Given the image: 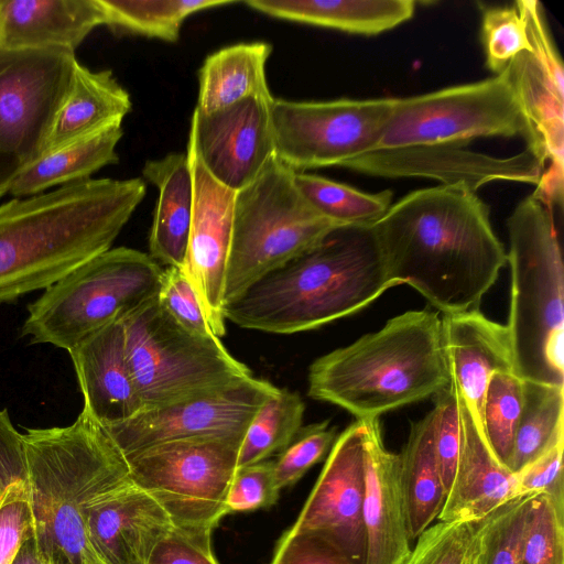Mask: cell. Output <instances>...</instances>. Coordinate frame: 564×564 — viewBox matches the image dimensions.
Returning <instances> with one entry per match:
<instances>
[{
    "mask_svg": "<svg viewBox=\"0 0 564 564\" xmlns=\"http://www.w3.org/2000/svg\"><path fill=\"white\" fill-rule=\"evenodd\" d=\"M464 184L413 191L371 229L387 274L445 314L478 308L507 263L489 206Z\"/></svg>",
    "mask_w": 564,
    "mask_h": 564,
    "instance_id": "cell-1",
    "label": "cell"
},
{
    "mask_svg": "<svg viewBox=\"0 0 564 564\" xmlns=\"http://www.w3.org/2000/svg\"><path fill=\"white\" fill-rule=\"evenodd\" d=\"M145 193L140 177L87 178L0 205V303L110 249Z\"/></svg>",
    "mask_w": 564,
    "mask_h": 564,
    "instance_id": "cell-2",
    "label": "cell"
},
{
    "mask_svg": "<svg viewBox=\"0 0 564 564\" xmlns=\"http://www.w3.org/2000/svg\"><path fill=\"white\" fill-rule=\"evenodd\" d=\"M392 286L371 226H340L225 304L224 316L293 334L355 314Z\"/></svg>",
    "mask_w": 564,
    "mask_h": 564,
    "instance_id": "cell-3",
    "label": "cell"
},
{
    "mask_svg": "<svg viewBox=\"0 0 564 564\" xmlns=\"http://www.w3.org/2000/svg\"><path fill=\"white\" fill-rule=\"evenodd\" d=\"M32 528L43 564H101L86 536L85 514L98 497L130 480L129 466L84 411L64 427L22 434Z\"/></svg>",
    "mask_w": 564,
    "mask_h": 564,
    "instance_id": "cell-4",
    "label": "cell"
},
{
    "mask_svg": "<svg viewBox=\"0 0 564 564\" xmlns=\"http://www.w3.org/2000/svg\"><path fill=\"white\" fill-rule=\"evenodd\" d=\"M307 380L311 398L357 420L434 397L451 384L442 318L430 310L402 313L316 359Z\"/></svg>",
    "mask_w": 564,
    "mask_h": 564,
    "instance_id": "cell-5",
    "label": "cell"
},
{
    "mask_svg": "<svg viewBox=\"0 0 564 564\" xmlns=\"http://www.w3.org/2000/svg\"><path fill=\"white\" fill-rule=\"evenodd\" d=\"M553 210L532 193L507 220L511 291L506 326L514 373L564 387V276Z\"/></svg>",
    "mask_w": 564,
    "mask_h": 564,
    "instance_id": "cell-6",
    "label": "cell"
},
{
    "mask_svg": "<svg viewBox=\"0 0 564 564\" xmlns=\"http://www.w3.org/2000/svg\"><path fill=\"white\" fill-rule=\"evenodd\" d=\"M162 267L150 254L110 248L82 263L28 306L21 336L74 348L91 333L158 295Z\"/></svg>",
    "mask_w": 564,
    "mask_h": 564,
    "instance_id": "cell-7",
    "label": "cell"
},
{
    "mask_svg": "<svg viewBox=\"0 0 564 564\" xmlns=\"http://www.w3.org/2000/svg\"><path fill=\"white\" fill-rule=\"evenodd\" d=\"M336 226L321 216L274 155L238 191L224 282V306L265 274L317 245Z\"/></svg>",
    "mask_w": 564,
    "mask_h": 564,
    "instance_id": "cell-8",
    "label": "cell"
},
{
    "mask_svg": "<svg viewBox=\"0 0 564 564\" xmlns=\"http://www.w3.org/2000/svg\"><path fill=\"white\" fill-rule=\"evenodd\" d=\"M127 359L143 409L173 403L252 377L217 336L181 326L158 295L121 317Z\"/></svg>",
    "mask_w": 564,
    "mask_h": 564,
    "instance_id": "cell-9",
    "label": "cell"
},
{
    "mask_svg": "<svg viewBox=\"0 0 564 564\" xmlns=\"http://www.w3.org/2000/svg\"><path fill=\"white\" fill-rule=\"evenodd\" d=\"M527 135V123L506 67L484 80L395 98L376 147L467 145L481 137ZM370 151V150H369Z\"/></svg>",
    "mask_w": 564,
    "mask_h": 564,
    "instance_id": "cell-10",
    "label": "cell"
},
{
    "mask_svg": "<svg viewBox=\"0 0 564 564\" xmlns=\"http://www.w3.org/2000/svg\"><path fill=\"white\" fill-rule=\"evenodd\" d=\"M241 441H174L124 458L131 480L160 502L175 527L213 530L226 516Z\"/></svg>",
    "mask_w": 564,
    "mask_h": 564,
    "instance_id": "cell-11",
    "label": "cell"
},
{
    "mask_svg": "<svg viewBox=\"0 0 564 564\" xmlns=\"http://www.w3.org/2000/svg\"><path fill=\"white\" fill-rule=\"evenodd\" d=\"M395 98L292 101L273 98L275 156L293 172L341 166L372 150Z\"/></svg>",
    "mask_w": 564,
    "mask_h": 564,
    "instance_id": "cell-12",
    "label": "cell"
},
{
    "mask_svg": "<svg viewBox=\"0 0 564 564\" xmlns=\"http://www.w3.org/2000/svg\"><path fill=\"white\" fill-rule=\"evenodd\" d=\"M76 62L66 50L0 46V152L23 167L43 153Z\"/></svg>",
    "mask_w": 564,
    "mask_h": 564,
    "instance_id": "cell-13",
    "label": "cell"
},
{
    "mask_svg": "<svg viewBox=\"0 0 564 564\" xmlns=\"http://www.w3.org/2000/svg\"><path fill=\"white\" fill-rule=\"evenodd\" d=\"M278 391L271 382L251 377L100 426L124 457L174 441L242 438L256 412Z\"/></svg>",
    "mask_w": 564,
    "mask_h": 564,
    "instance_id": "cell-14",
    "label": "cell"
},
{
    "mask_svg": "<svg viewBox=\"0 0 564 564\" xmlns=\"http://www.w3.org/2000/svg\"><path fill=\"white\" fill-rule=\"evenodd\" d=\"M364 440L365 420H356L336 437L308 498L290 528L321 536L354 564H365L366 557Z\"/></svg>",
    "mask_w": 564,
    "mask_h": 564,
    "instance_id": "cell-15",
    "label": "cell"
},
{
    "mask_svg": "<svg viewBox=\"0 0 564 564\" xmlns=\"http://www.w3.org/2000/svg\"><path fill=\"white\" fill-rule=\"evenodd\" d=\"M341 167L379 177H422L441 185L464 184L477 192L494 181L539 184L545 166L528 150L509 158L476 152L463 144H416L366 151Z\"/></svg>",
    "mask_w": 564,
    "mask_h": 564,
    "instance_id": "cell-16",
    "label": "cell"
},
{
    "mask_svg": "<svg viewBox=\"0 0 564 564\" xmlns=\"http://www.w3.org/2000/svg\"><path fill=\"white\" fill-rule=\"evenodd\" d=\"M273 98H249L209 113L193 112L188 139L200 162L214 180L236 193L275 155Z\"/></svg>",
    "mask_w": 564,
    "mask_h": 564,
    "instance_id": "cell-17",
    "label": "cell"
},
{
    "mask_svg": "<svg viewBox=\"0 0 564 564\" xmlns=\"http://www.w3.org/2000/svg\"><path fill=\"white\" fill-rule=\"evenodd\" d=\"M186 155L193 180V209L184 267L213 333L226 334L224 282L230 249L236 192L206 171L192 141Z\"/></svg>",
    "mask_w": 564,
    "mask_h": 564,
    "instance_id": "cell-18",
    "label": "cell"
},
{
    "mask_svg": "<svg viewBox=\"0 0 564 564\" xmlns=\"http://www.w3.org/2000/svg\"><path fill=\"white\" fill-rule=\"evenodd\" d=\"M173 527L160 502L131 478L95 499L85 514L86 536L101 564H149Z\"/></svg>",
    "mask_w": 564,
    "mask_h": 564,
    "instance_id": "cell-19",
    "label": "cell"
},
{
    "mask_svg": "<svg viewBox=\"0 0 564 564\" xmlns=\"http://www.w3.org/2000/svg\"><path fill=\"white\" fill-rule=\"evenodd\" d=\"M364 420L365 564H401L411 550V540L401 487L399 454L387 449L379 417Z\"/></svg>",
    "mask_w": 564,
    "mask_h": 564,
    "instance_id": "cell-20",
    "label": "cell"
},
{
    "mask_svg": "<svg viewBox=\"0 0 564 564\" xmlns=\"http://www.w3.org/2000/svg\"><path fill=\"white\" fill-rule=\"evenodd\" d=\"M84 395L83 411L99 425L126 421L143 410L127 359L121 318L68 350Z\"/></svg>",
    "mask_w": 564,
    "mask_h": 564,
    "instance_id": "cell-21",
    "label": "cell"
},
{
    "mask_svg": "<svg viewBox=\"0 0 564 564\" xmlns=\"http://www.w3.org/2000/svg\"><path fill=\"white\" fill-rule=\"evenodd\" d=\"M457 400L460 451L437 520L477 523L517 497V475L496 458L476 413L458 394Z\"/></svg>",
    "mask_w": 564,
    "mask_h": 564,
    "instance_id": "cell-22",
    "label": "cell"
},
{
    "mask_svg": "<svg viewBox=\"0 0 564 564\" xmlns=\"http://www.w3.org/2000/svg\"><path fill=\"white\" fill-rule=\"evenodd\" d=\"M442 330L451 384L480 422L491 376L514 372L508 328L474 308L445 314Z\"/></svg>",
    "mask_w": 564,
    "mask_h": 564,
    "instance_id": "cell-23",
    "label": "cell"
},
{
    "mask_svg": "<svg viewBox=\"0 0 564 564\" xmlns=\"http://www.w3.org/2000/svg\"><path fill=\"white\" fill-rule=\"evenodd\" d=\"M105 25L100 0H0V46L74 52Z\"/></svg>",
    "mask_w": 564,
    "mask_h": 564,
    "instance_id": "cell-24",
    "label": "cell"
},
{
    "mask_svg": "<svg viewBox=\"0 0 564 564\" xmlns=\"http://www.w3.org/2000/svg\"><path fill=\"white\" fill-rule=\"evenodd\" d=\"M131 108L129 93L118 83L111 70L94 72L77 61L42 155L89 134L121 124Z\"/></svg>",
    "mask_w": 564,
    "mask_h": 564,
    "instance_id": "cell-25",
    "label": "cell"
},
{
    "mask_svg": "<svg viewBox=\"0 0 564 564\" xmlns=\"http://www.w3.org/2000/svg\"><path fill=\"white\" fill-rule=\"evenodd\" d=\"M143 177L159 192L149 235L150 257L166 268L185 263L193 209V180L186 153L149 160Z\"/></svg>",
    "mask_w": 564,
    "mask_h": 564,
    "instance_id": "cell-26",
    "label": "cell"
},
{
    "mask_svg": "<svg viewBox=\"0 0 564 564\" xmlns=\"http://www.w3.org/2000/svg\"><path fill=\"white\" fill-rule=\"evenodd\" d=\"M262 14L341 32L376 35L410 20L413 0H247Z\"/></svg>",
    "mask_w": 564,
    "mask_h": 564,
    "instance_id": "cell-27",
    "label": "cell"
},
{
    "mask_svg": "<svg viewBox=\"0 0 564 564\" xmlns=\"http://www.w3.org/2000/svg\"><path fill=\"white\" fill-rule=\"evenodd\" d=\"M267 42L238 43L208 55L198 74L196 110L209 113L249 98H272L265 65Z\"/></svg>",
    "mask_w": 564,
    "mask_h": 564,
    "instance_id": "cell-28",
    "label": "cell"
},
{
    "mask_svg": "<svg viewBox=\"0 0 564 564\" xmlns=\"http://www.w3.org/2000/svg\"><path fill=\"white\" fill-rule=\"evenodd\" d=\"M122 135L121 124L112 126L43 154L20 171L9 193L26 197L90 178L100 169L118 163L116 149Z\"/></svg>",
    "mask_w": 564,
    "mask_h": 564,
    "instance_id": "cell-29",
    "label": "cell"
},
{
    "mask_svg": "<svg viewBox=\"0 0 564 564\" xmlns=\"http://www.w3.org/2000/svg\"><path fill=\"white\" fill-rule=\"evenodd\" d=\"M400 478L410 540L437 520L446 499L434 446V411L412 423L399 454Z\"/></svg>",
    "mask_w": 564,
    "mask_h": 564,
    "instance_id": "cell-30",
    "label": "cell"
},
{
    "mask_svg": "<svg viewBox=\"0 0 564 564\" xmlns=\"http://www.w3.org/2000/svg\"><path fill=\"white\" fill-rule=\"evenodd\" d=\"M564 441V387L523 380V403L508 468L514 475Z\"/></svg>",
    "mask_w": 564,
    "mask_h": 564,
    "instance_id": "cell-31",
    "label": "cell"
},
{
    "mask_svg": "<svg viewBox=\"0 0 564 564\" xmlns=\"http://www.w3.org/2000/svg\"><path fill=\"white\" fill-rule=\"evenodd\" d=\"M105 25L129 33L174 43L192 14L237 3L235 0H100Z\"/></svg>",
    "mask_w": 564,
    "mask_h": 564,
    "instance_id": "cell-32",
    "label": "cell"
},
{
    "mask_svg": "<svg viewBox=\"0 0 564 564\" xmlns=\"http://www.w3.org/2000/svg\"><path fill=\"white\" fill-rule=\"evenodd\" d=\"M294 182L311 206L336 226H371L392 205L390 189L370 194L306 172H294Z\"/></svg>",
    "mask_w": 564,
    "mask_h": 564,
    "instance_id": "cell-33",
    "label": "cell"
},
{
    "mask_svg": "<svg viewBox=\"0 0 564 564\" xmlns=\"http://www.w3.org/2000/svg\"><path fill=\"white\" fill-rule=\"evenodd\" d=\"M305 404L296 392L281 390L253 415L240 444L237 468L282 452L302 429Z\"/></svg>",
    "mask_w": 564,
    "mask_h": 564,
    "instance_id": "cell-34",
    "label": "cell"
},
{
    "mask_svg": "<svg viewBox=\"0 0 564 564\" xmlns=\"http://www.w3.org/2000/svg\"><path fill=\"white\" fill-rule=\"evenodd\" d=\"M523 403V380L514 372H495L487 386L480 424L496 458L506 467Z\"/></svg>",
    "mask_w": 564,
    "mask_h": 564,
    "instance_id": "cell-35",
    "label": "cell"
},
{
    "mask_svg": "<svg viewBox=\"0 0 564 564\" xmlns=\"http://www.w3.org/2000/svg\"><path fill=\"white\" fill-rule=\"evenodd\" d=\"M534 495L516 497L477 522V564H520L530 502Z\"/></svg>",
    "mask_w": 564,
    "mask_h": 564,
    "instance_id": "cell-36",
    "label": "cell"
},
{
    "mask_svg": "<svg viewBox=\"0 0 564 564\" xmlns=\"http://www.w3.org/2000/svg\"><path fill=\"white\" fill-rule=\"evenodd\" d=\"M520 564H564V507L544 494L531 499Z\"/></svg>",
    "mask_w": 564,
    "mask_h": 564,
    "instance_id": "cell-37",
    "label": "cell"
},
{
    "mask_svg": "<svg viewBox=\"0 0 564 564\" xmlns=\"http://www.w3.org/2000/svg\"><path fill=\"white\" fill-rule=\"evenodd\" d=\"M480 40L486 66L500 74L519 54L532 53L525 24L518 8L481 6Z\"/></svg>",
    "mask_w": 564,
    "mask_h": 564,
    "instance_id": "cell-38",
    "label": "cell"
},
{
    "mask_svg": "<svg viewBox=\"0 0 564 564\" xmlns=\"http://www.w3.org/2000/svg\"><path fill=\"white\" fill-rule=\"evenodd\" d=\"M477 523L452 520L432 523L416 539L401 564H468Z\"/></svg>",
    "mask_w": 564,
    "mask_h": 564,
    "instance_id": "cell-39",
    "label": "cell"
},
{
    "mask_svg": "<svg viewBox=\"0 0 564 564\" xmlns=\"http://www.w3.org/2000/svg\"><path fill=\"white\" fill-rule=\"evenodd\" d=\"M336 437V429L330 427L328 421L301 429L273 462L279 490L296 484L311 467L321 462L329 453Z\"/></svg>",
    "mask_w": 564,
    "mask_h": 564,
    "instance_id": "cell-40",
    "label": "cell"
},
{
    "mask_svg": "<svg viewBox=\"0 0 564 564\" xmlns=\"http://www.w3.org/2000/svg\"><path fill=\"white\" fill-rule=\"evenodd\" d=\"M279 495L272 460L237 468L227 491L225 514L268 509Z\"/></svg>",
    "mask_w": 564,
    "mask_h": 564,
    "instance_id": "cell-41",
    "label": "cell"
},
{
    "mask_svg": "<svg viewBox=\"0 0 564 564\" xmlns=\"http://www.w3.org/2000/svg\"><path fill=\"white\" fill-rule=\"evenodd\" d=\"M434 397V446L447 496L460 451L459 406L456 391L452 384Z\"/></svg>",
    "mask_w": 564,
    "mask_h": 564,
    "instance_id": "cell-42",
    "label": "cell"
},
{
    "mask_svg": "<svg viewBox=\"0 0 564 564\" xmlns=\"http://www.w3.org/2000/svg\"><path fill=\"white\" fill-rule=\"evenodd\" d=\"M158 301L184 328L203 336H216L189 280L181 269H164Z\"/></svg>",
    "mask_w": 564,
    "mask_h": 564,
    "instance_id": "cell-43",
    "label": "cell"
},
{
    "mask_svg": "<svg viewBox=\"0 0 564 564\" xmlns=\"http://www.w3.org/2000/svg\"><path fill=\"white\" fill-rule=\"evenodd\" d=\"M32 523L26 482L15 481L0 496V564L12 563Z\"/></svg>",
    "mask_w": 564,
    "mask_h": 564,
    "instance_id": "cell-44",
    "label": "cell"
},
{
    "mask_svg": "<svg viewBox=\"0 0 564 564\" xmlns=\"http://www.w3.org/2000/svg\"><path fill=\"white\" fill-rule=\"evenodd\" d=\"M209 529H173L158 543L149 564H219Z\"/></svg>",
    "mask_w": 564,
    "mask_h": 564,
    "instance_id": "cell-45",
    "label": "cell"
},
{
    "mask_svg": "<svg viewBox=\"0 0 564 564\" xmlns=\"http://www.w3.org/2000/svg\"><path fill=\"white\" fill-rule=\"evenodd\" d=\"M514 6L524 21L532 47L531 54L544 68L558 91L564 94L563 64L551 36L542 4L535 0H518Z\"/></svg>",
    "mask_w": 564,
    "mask_h": 564,
    "instance_id": "cell-46",
    "label": "cell"
},
{
    "mask_svg": "<svg viewBox=\"0 0 564 564\" xmlns=\"http://www.w3.org/2000/svg\"><path fill=\"white\" fill-rule=\"evenodd\" d=\"M563 448L564 441L517 474V497L544 494L564 507Z\"/></svg>",
    "mask_w": 564,
    "mask_h": 564,
    "instance_id": "cell-47",
    "label": "cell"
},
{
    "mask_svg": "<svg viewBox=\"0 0 564 564\" xmlns=\"http://www.w3.org/2000/svg\"><path fill=\"white\" fill-rule=\"evenodd\" d=\"M269 564H354L326 540L311 533L286 530Z\"/></svg>",
    "mask_w": 564,
    "mask_h": 564,
    "instance_id": "cell-48",
    "label": "cell"
},
{
    "mask_svg": "<svg viewBox=\"0 0 564 564\" xmlns=\"http://www.w3.org/2000/svg\"><path fill=\"white\" fill-rule=\"evenodd\" d=\"M22 434L13 426L7 410H0V496L11 484L25 480Z\"/></svg>",
    "mask_w": 564,
    "mask_h": 564,
    "instance_id": "cell-49",
    "label": "cell"
},
{
    "mask_svg": "<svg viewBox=\"0 0 564 564\" xmlns=\"http://www.w3.org/2000/svg\"><path fill=\"white\" fill-rule=\"evenodd\" d=\"M22 169L19 161L0 152V198L10 192L13 181Z\"/></svg>",
    "mask_w": 564,
    "mask_h": 564,
    "instance_id": "cell-50",
    "label": "cell"
},
{
    "mask_svg": "<svg viewBox=\"0 0 564 564\" xmlns=\"http://www.w3.org/2000/svg\"><path fill=\"white\" fill-rule=\"evenodd\" d=\"M11 564H43L37 552L33 528L21 544Z\"/></svg>",
    "mask_w": 564,
    "mask_h": 564,
    "instance_id": "cell-51",
    "label": "cell"
},
{
    "mask_svg": "<svg viewBox=\"0 0 564 564\" xmlns=\"http://www.w3.org/2000/svg\"><path fill=\"white\" fill-rule=\"evenodd\" d=\"M475 540H476V539H475ZM468 564H477V561H476V552H475V545H474V550H473V553H471V556H470V560H469Z\"/></svg>",
    "mask_w": 564,
    "mask_h": 564,
    "instance_id": "cell-52",
    "label": "cell"
}]
</instances>
